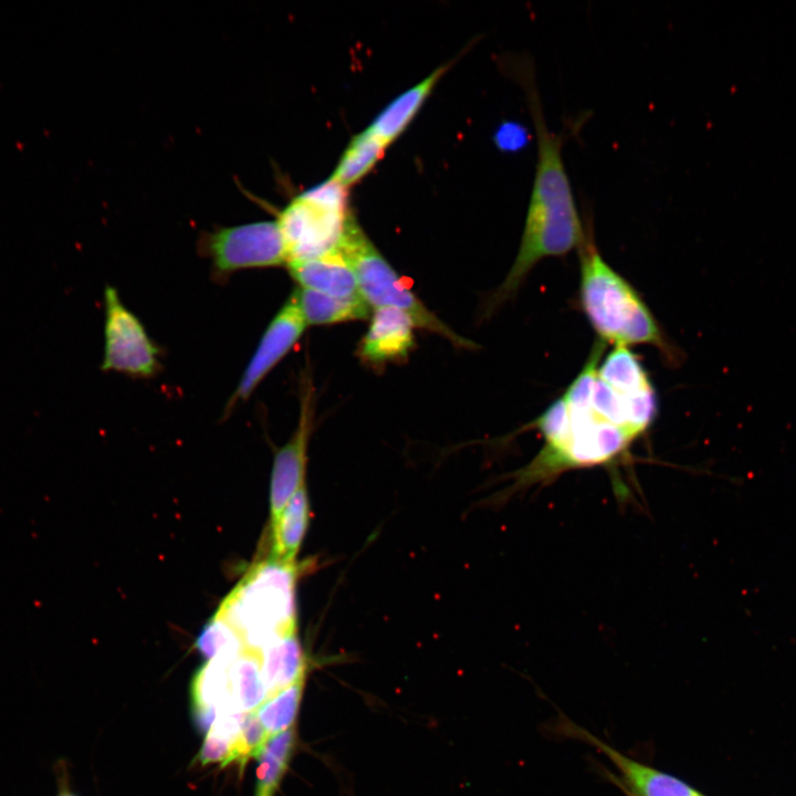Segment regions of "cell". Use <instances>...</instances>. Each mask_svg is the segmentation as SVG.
<instances>
[{"instance_id": "cell-1", "label": "cell", "mask_w": 796, "mask_h": 796, "mask_svg": "<svg viewBox=\"0 0 796 796\" xmlns=\"http://www.w3.org/2000/svg\"><path fill=\"white\" fill-rule=\"evenodd\" d=\"M525 73L521 82L535 129L537 158L519 251L491 300L493 306L512 297L540 261L579 248L587 229L563 159L564 134L547 126L533 72L527 67Z\"/></svg>"}, {"instance_id": "cell-2", "label": "cell", "mask_w": 796, "mask_h": 796, "mask_svg": "<svg viewBox=\"0 0 796 796\" xmlns=\"http://www.w3.org/2000/svg\"><path fill=\"white\" fill-rule=\"evenodd\" d=\"M603 345L596 343L565 392L532 423L543 436L544 446L527 465L513 473L511 492L548 483L569 470L610 467L625 458L635 439L598 413L588 397Z\"/></svg>"}, {"instance_id": "cell-3", "label": "cell", "mask_w": 796, "mask_h": 796, "mask_svg": "<svg viewBox=\"0 0 796 796\" xmlns=\"http://www.w3.org/2000/svg\"><path fill=\"white\" fill-rule=\"evenodd\" d=\"M579 302L601 343L614 346L650 345L674 360L678 354L636 289L598 251L590 222L578 248Z\"/></svg>"}, {"instance_id": "cell-4", "label": "cell", "mask_w": 796, "mask_h": 796, "mask_svg": "<svg viewBox=\"0 0 796 796\" xmlns=\"http://www.w3.org/2000/svg\"><path fill=\"white\" fill-rule=\"evenodd\" d=\"M300 566L266 557L253 564L222 599L213 616L226 621L244 648L262 651L297 632L296 583Z\"/></svg>"}, {"instance_id": "cell-5", "label": "cell", "mask_w": 796, "mask_h": 796, "mask_svg": "<svg viewBox=\"0 0 796 796\" xmlns=\"http://www.w3.org/2000/svg\"><path fill=\"white\" fill-rule=\"evenodd\" d=\"M353 268L362 297L370 308L392 307L410 315L416 326L434 333L460 348L476 344L457 334L408 287L367 237L352 213L338 247Z\"/></svg>"}, {"instance_id": "cell-6", "label": "cell", "mask_w": 796, "mask_h": 796, "mask_svg": "<svg viewBox=\"0 0 796 796\" xmlns=\"http://www.w3.org/2000/svg\"><path fill=\"white\" fill-rule=\"evenodd\" d=\"M347 189L331 178L293 198L277 214L287 263L338 250L352 212Z\"/></svg>"}, {"instance_id": "cell-7", "label": "cell", "mask_w": 796, "mask_h": 796, "mask_svg": "<svg viewBox=\"0 0 796 796\" xmlns=\"http://www.w3.org/2000/svg\"><path fill=\"white\" fill-rule=\"evenodd\" d=\"M203 250L221 274L287 264L276 219L220 228L205 238Z\"/></svg>"}, {"instance_id": "cell-8", "label": "cell", "mask_w": 796, "mask_h": 796, "mask_svg": "<svg viewBox=\"0 0 796 796\" xmlns=\"http://www.w3.org/2000/svg\"><path fill=\"white\" fill-rule=\"evenodd\" d=\"M105 325L102 370L149 378L159 367L158 348L138 317L122 302L115 287L104 292Z\"/></svg>"}, {"instance_id": "cell-9", "label": "cell", "mask_w": 796, "mask_h": 796, "mask_svg": "<svg viewBox=\"0 0 796 796\" xmlns=\"http://www.w3.org/2000/svg\"><path fill=\"white\" fill-rule=\"evenodd\" d=\"M306 326L293 292L263 333L238 387L230 397L226 408L228 412L238 402L251 396L264 377L298 342Z\"/></svg>"}, {"instance_id": "cell-10", "label": "cell", "mask_w": 796, "mask_h": 796, "mask_svg": "<svg viewBox=\"0 0 796 796\" xmlns=\"http://www.w3.org/2000/svg\"><path fill=\"white\" fill-rule=\"evenodd\" d=\"M313 387L305 379L301 391L298 423L291 439L274 455L270 482V512L273 521L305 483L307 448L314 418Z\"/></svg>"}, {"instance_id": "cell-11", "label": "cell", "mask_w": 796, "mask_h": 796, "mask_svg": "<svg viewBox=\"0 0 796 796\" xmlns=\"http://www.w3.org/2000/svg\"><path fill=\"white\" fill-rule=\"evenodd\" d=\"M561 733L578 739L603 753L619 772L618 785L628 796H699L701 793L680 778L636 761L564 719Z\"/></svg>"}, {"instance_id": "cell-12", "label": "cell", "mask_w": 796, "mask_h": 796, "mask_svg": "<svg viewBox=\"0 0 796 796\" xmlns=\"http://www.w3.org/2000/svg\"><path fill=\"white\" fill-rule=\"evenodd\" d=\"M415 328L412 318L406 312L392 307L375 308L358 355L371 365L406 359L416 345Z\"/></svg>"}, {"instance_id": "cell-13", "label": "cell", "mask_w": 796, "mask_h": 796, "mask_svg": "<svg viewBox=\"0 0 796 796\" xmlns=\"http://www.w3.org/2000/svg\"><path fill=\"white\" fill-rule=\"evenodd\" d=\"M287 268L300 287L341 298H363L356 274L339 250L314 259L289 262Z\"/></svg>"}, {"instance_id": "cell-14", "label": "cell", "mask_w": 796, "mask_h": 796, "mask_svg": "<svg viewBox=\"0 0 796 796\" xmlns=\"http://www.w3.org/2000/svg\"><path fill=\"white\" fill-rule=\"evenodd\" d=\"M450 64L433 70L416 85L394 98L366 128L387 147L409 126Z\"/></svg>"}, {"instance_id": "cell-15", "label": "cell", "mask_w": 796, "mask_h": 796, "mask_svg": "<svg viewBox=\"0 0 796 796\" xmlns=\"http://www.w3.org/2000/svg\"><path fill=\"white\" fill-rule=\"evenodd\" d=\"M260 656L268 699L304 679L305 658L297 632L272 642Z\"/></svg>"}, {"instance_id": "cell-16", "label": "cell", "mask_w": 796, "mask_h": 796, "mask_svg": "<svg viewBox=\"0 0 796 796\" xmlns=\"http://www.w3.org/2000/svg\"><path fill=\"white\" fill-rule=\"evenodd\" d=\"M310 524V501L304 483L290 499L281 513L271 521L272 546L270 557L294 563Z\"/></svg>"}, {"instance_id": "cell-17", "label": "cell", "mask_w": 796, "mask_h": 796, "mask_svg": "<svg viewBox=\"0 0 796 796\" xmlns=\"http://www.w3.org/2000/svg\"><path fill=\"white\" fill-rule=\"evenodd\" d=\"M230 702L235 712L255 711L268 699L260 652L244 648L229 667Z\"/></svg>"}, {"instance_id": "cell-18", "label": "cell", "mask_w": 796, "mask_h": 796, "mask_svg": "<svg viewBox=\"0 0 796 796\" xmlns=\"http://www.w3.org/2000/svg\"><path fill=\"white\" fill-rule=\"evenodd\" d=\"M294 294L307 325H332L369 316L370 306L364 298H341L303 287H297Z\"/></svg>"}, {"instance_id": "cell-19", "label": "cell", "mask_w": 796, "mask_h": 796, "mask_svg": "<svg viewBox=\"0 0 796 796\" xmlns=\"http://www.w3.org/2000/svg\"><path fill=\"white\" fill-rule=\"evenodd\" d=\"M234 657L209 659L196 672L191 684L195 712L207 710H216L218 714L235 712L231 706L229 693V667Z\"/></svg>"}, {"instance_id": "cell-20", "label": "cell", "mask_w": 796, "mask_h": 796, "mask_svg": "<svg viewBox=\"0 0 796 796\" xmlns=\"http://www.w3.org/2000/svg\"><path fill=\"white\" fill-rule=\"evenodd\" d=\"M597 374L608 386L622 394L643 395L656 391L642 363L628 347L615 346L600 359Z\"/></svg>"}, {"instance_id": "cell-21", "label": "cell", "mask_w": 796, "mask_h": 796, "mask_svg": "<svg viewBox=\"0 0 796 796\" xmlns=\"http://www.w3.org/2000/svg\"><path fill=\"white\" fill-rule=\"evenodd\" d=\"M386 148L387 146L367 129L356 134L347 144L329 178L348 189L375 167Z\"/></svg>"}, {"instance_id": "cell-22", "label": "cell", "mask_w": 796, "mask_h": 796, "mask_svg": "<svg viewBox=\"0 0 796 796\" xmlns=\"http://www.w3.org/2000/svg\"><path fill=\"white\" fill-rule=\"evenodd\" d=\"M293 745L294 731L292 729L268 740L256 757L259 766L255 796L274 795L290 762Z\"/></svg>"}, {"instance_id": "cell-23", "label": "cell", "mask_w": 796, "mask_h": 796, "mask_svg": "<svg viewBox=\"0 0 796 796\" xmlns=\"http://www.w3.org/2000/svg\"><path fill=\"white\" fill-rule=\"evenodd\" d=\"M304 679L268 699L254 712L270 737L290 730L302 696Z\"/></svg>"}, {"instance_id": "cell-24", "label": "cell", "mask_w": 796, "mask_h": 796, "mask_svg": "<svg viewBox=\"0 0 796 796\" xmlns=\"http://www.w3.org/2000/svg\"><path fill=\"white\" fill-rule=\"evenodd\" d=\"M195 647L208 659L234 657L244 649L238 633L216 616L202 627L197 636Z\"/></svg>"}, {"instance_id": "cell-25", "label": "cell", "mask_w": 796, "mask_h": 796, "mask_svg": "<svg viewBox=\"0 0 796 796\" xmlns=\"http://www.w3.org/2000/svg\"><path fill=\"white\" fill-rule=\"evenodd\" d=\"M269 739L255 712H248L235 743V761L242 768L249 758L259 756Z\"/></svg>"}, {"instance_id": "cell-26", "label": "cell", "mask_w": 796, "mask_h": 796, "mask_svg": "<svg viewBox=\"0 0 796 796\" xmlns=\"http://www.w3.org/2000/svg\"><path fill=\"white\" fill-rule=\"evenodd\" d=\"M199 758L202 764L219 763L226 766L235 761V743L207 733Z\"/></svg>"}, {"instance_id": "cell-27", "label": "cell", "mask_w": 796, "mask_h": 796, "mask_svg": "<svg viewBox=\"0 0 796 796\" xmlns=\"http://www.w3.org/2000/svg\"><path fill=\"white\" fill-rule=\"evenodd\" d=\"M530 140L527 129L514 122H507L500 126L495 135V142L501 149L514 151L524 148Z\"/></svg>"}, {"instance_id": "cell-28", "label": "cell", "mask_w": 796, "mask_h": 796, "mask_svg": "<svg viewBox=\"0 0 796 796\" xmlns=\"http://www.w3.org/2000/svg\"><path fill=\"white\" fill-rule=\"evenodd\" d=\"M57 796H75L69 792L62 790Z\"/></svg>"}, {"instance_id": "cell-29", "label": "cell", "mask_w": 796, "mask_h": 796, "mask_svg": "<svg viewBox=\"0 0 796 796\" xmlns=\"http://www.w3.org/2000/svg\"><path fill=\"white\" fill-rule=\"evenodd\" d=\"M699 796H704V795L700 794Z\"/></svg>"}]
</instances>
